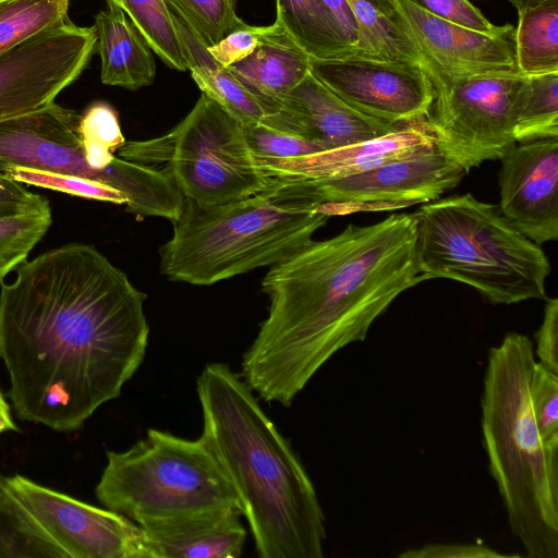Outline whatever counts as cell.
<instances>
[{"label": "cell", "instance_id": "cell-1", "mask_svg": "<svg viewBox=\"0 0 558 558\" xmlns=\"http://www.w3.org/2000/svg\"><path fill=\"white\" fill-rule=\"evenodd\" d=\"M146 294L94 246L24 260L0 288V359L19 417L72 432L142 365Z\"/></svg>", "mask_w": 558, "mask_h": 558}, {"label": "cell", "instance_id": "cell-2", "mask_svg": "<svg viewBox=\"0 0 558 558\" xmlns=\"http://www.w3.org/2000/svg\"><path fill=\"white\" fill-rule=\"evenodd\" d=\"M422 281L414 213L312 240L264 277L269 311L243 354L242 378L266 402L291 405L330 357L363 341L396 298Z\"/></svg>", "mask_w": 558, "mask_h": 558}, {"label": "cell", "instance_id": "cell-3", "mask_svg": "<svg viewBox=\"0 0 558 558\" xmlns=\"http://www.w3.org/2000/svg\"><path fill=\"white\" fill-rule=\"evenodd\" d=\"M201 438L236 495L260 558H323L325 517L314 484L254 391L226 363L196 378Z\"/></svg>", "mask_w": 558, "mask_h": 558}, {"label": "cell", "instance_id": "cell-4", "mask_svg": "<svg viewBox=\"0 0 558 558\" xmlns=\"http://www.w3.org/2000/svg\"><path fill=\"white\" fill-rule=\"evenodd\" d=\"M534 345L511 331L488 351L481 427L489 473L512 534L531 558H558V446L543 440L532 409Z\"/></svg>", "mask_w": 558, "mask_h": 558}, {"label": "cell", "instance_id": "cell-5", "mask_svg": "<svg viewBox=\"0 0 558 558\" xmlns=\"http://www.w3.org/2000/svg\"><path fill=\"white\" fill-rule=\"evenodd\" d=\"M329 216L315 185L276 179L266 189L221 205L184 198L172 236L160 247L171 281L210 286L271 267L302 248Z\"/></svg>", "mask_w": 558, "mask_h": 558}, {"label": "cell", "instance_id": "cell-6", "mask_svg": "<svg viewBox=\"0 0 558 558\" xmlns=\"http://www.w3.org/2000/svg\"><path fill=\"white\" fill-rule=\"evenodd\" d=\"M414 214L423 281L456 280L493 304L547 299V255L498 206L466 193L425 203Z\"/></svg>", "mask_w": 558, "mask_h": 558}, {"label": "cell", "instance_id": "cell-7", "mask_svg": "<svg viewBox=\"0 0 558 558\" xmlns=\"http://www.w3.org/2000/svg\"><path fill=\"white\" fill-rule=\"evenodd\" d=\"M95 494L107 509L140 525L219 509L241 511L231 483L201 437L155 428L124 451H107Z\"/></svg>", "mask_w": 558, "mask_h": 558}, {"label": "cell", "instance_id": "cell-8", "mask_svg": "<svg viewBox=\"0 0 558 558\" xmlns=\"http://www.w3.org/2000/svg\"><path fill=\"white\" fill-rule=\"evenodd\" d=\"M118 156L166 172L184 198L221 205L270 185L243 125L202 93L192 110L165 135L125 142Z\"/></svg>", "mask_w": 558, "mask_h": 558}, {"label": "cell", "instance_id": "cell-9", "mask_svg": "<svg viewBox=\"0 0 558 558\" xmlns=\"http://www.w3.org/2000/svg\"><path fill=\"white\" fill-rule=\"evenodd\" d=\"M80 120L76 111L52 102L0 122V173L17 166L94 180L124 193L129 213L174 221L184 196L168 174L119 156L107 169L92 168L81 138Z\"/></svg>", "mask_w": 558, "mask_h": 558}, {"label": "cell", "instance_id": "cell-10", "mask_svg": "<svg viewBox=\"0 0 558 558\" xmlns=\"http://www.w3.org/2000/svg\"><path fill=\"white\" fill-rule=\"evenodd\" d=\"M428 77L434 98L425 121L435 147L466 173L485 161L499 160L517 143L514 107L524 75Z\"/></svg>", "mask_w": 558, "mask_h": 558}, {"label": "cell", "instance_id": "cell-11", "mask_svg": "<svg viewBox=\"0 0 558 558\" xmlns=\"http://www.w3.org/2000/svg\"><path fill=\"white\" fill-rule=\"evenodd\" d=\"M94 26L69 19L0 56V122L54 102L96 52Z\"/></svg>", "mask_w": 558, "mask_h": 558}, {"label": "cell", "instance_id": "cell-12", "mask_svg": "<svg viewBox=\"0 0 558 558\" xmlns=\"http://www.w3.org/2000/svg\"><path fill=\"white\" fill-rule=\"evenodd\" d=\"M7 481L69 558H154L145 530L129 518L19 474Z\"/></svg>", "mask_w": 558, "mask_h": 558}, {"label": "cell", "instance_id": "cell-13", "mask_svg": "<svg viewBox=\"0 0 558 558\" xmlns=\"http://www.w3.org/2000/svg\"><path fill=\"white\" fill-rule=\"evenodd\" d=\"M311 73L354 110L391 125L425 120L434 98L423 65L350 54L311 59Z\"/></svg>", "mask_w": 558, "mask_h": 558}, {"label": "cell", "instance_id": "cell-14", "mask_svg": "<svg viewBox=\"0 0 558 558\" xmlns=\"http://www.w3.org/2000/svg\"><path fill=\"white\" fill-rule=\"evenodd\" d=\"M413 43L427 75L519 74L514 27L476 32L433 15L408 0H375Z\"/></svg>", "mask_w": 558, "mask_h": 558}, {"label": "cell", "instance_id": "cell-15", "mask_svg": "<svg viewBox=\"0 0 558 558\" xmlns=\"http://www.w3.org/2000/svg\"><path fill=\"white\" fill-rule=\"evenodd\" d=\"M465 174L461 166L434 147L359 174L312 183L330 217L428 203L457 186Z\"/></svg>", "mask_w": 558, "mask_h": 558}, {"label": "cell", "instance_id": "cell-16", "mask_svg": "<svg viewBox=\"0 0 558 558\" xmlns=\"http://www.w3.org/2000/svg\"><path fill=\"white\" fill-rule=\"evenodd\" d=\"M498 174L500 213L542 245L558 239V137L511 145Z\"/></svg>", "mask_w": 558, "mask_h": 558}, {"label": "cell", "instance_id": "cell-17", "mask_svg": "<svg viewBox=\"0 0 558 558\" xmlns=\"http://www.w3.org/2000/svg\"><path fill=\"white\" fill-rule=\"evenodd\" d=\"M435 147V136L425 120L398 125L389 133L306 156L287 159L256 158L270 180L311 182L341 179L388 162L415 157Z\"/></svg>", "mask_w": 558, "mask_h": 558}, {"label": "cell", "instance_id": "cell-18", "mask_svg": "<svg viewBox=\"0 0 558 558\" xmlns=\"http://www.w3.org/2000/svg\"><path fill=\"white\" fill-rule=\"evenodd\" d=\"M266 118L317 144L323 151L375 138L398 126L354 110L311 71Z\"/></svg>", "mask_w": 558, "mask_h": 558}, {"label": "cell", "instance_id": "cell-19", "mask_svg": "<svg viewBox=\"0 0 558 558\" xmlns=\"http://www.w3.org/2000/svg\"><path fill=\"white\" fill-rule=\"evenodd\" d=\"M239 509L199 512L141 525L154 558H238L246 531Z\"/></svg>", "mask_w": 558, "mask_h": 558}, {"label": "cell", "instance_id": "cell-20", "mask_svg": "<svg viewBox=\"0 0 558 558\" xmlns=\"http://www.w3.org/2000/svg\"><path fill=\"white\" fill-rule=\"evenodd\" d=\"M310 65L311 58L275 21L266 26L257 48L228 69L272 114L310 72Z\"/></svg>", "mask_w": 558, "mask_h": 558}, {"label": "cell", "instance_id": "cell-21", "mask_svg": "<svg viewBox=\"0 0 558 558\" xmlns=\"http://www.w3.org/2000/svg\"><path fill=\"white\" fill-rule=\"evenodd\" d=\"M100 80L109 86L136 90L154 83V52L126 13L114 2L95 16Z\"/></svg>", "mask_w": 558, "mask_h": 558}, {"label": "cell", "instance_id": "cell-22", "mask_svg": "<svg viewBox=\"0 0 558 558\" xmlns=\"http://www.w3.org/2000/svg\"><path fill=\"white\" fill-rule=\"evenodd\" d=\"M183 43L187 70L203 94L213 99L244 128L260 124L269 116L255 98L229 71L219 64L192 32L173 16Z\"/></svg>", "mask_w": 558, "mask_h": 558}, {"label": "cell", "instance_id": "cell-23", "mask_svg": "<svg viewBox=\"0 0 558 558\" xmlns=\"http://www.w3.org/2000/svg\"><path fill=\"white\" fill-rule=\"evenodd\" d=\"M276 22L311 59L355 53L323 0H276Z\"/></svg>", "mask_w": 558, "mask_h": 558}, {"label": "cell", "instance_id": "cell-24", "mask_svg": "<svg viewBox=\"0 0 558 558\" xmlns=\"http://www.w3.org/2000/svg\"><path fill=\"white\" fill-rule=\"evenodd\" d=\"M0 558H69L1 474Z\"/></svg>", "mask_w": 558, "mask_h": 558}, {"label": "cell", "instance_id": "cell-25", "mask_svg": "<svg viewBox=\"0 0 558 558\" xmlns=\"http://www.w3.org/2000/svg\"><path fill=\"white\" fill-rule=\"evenodd\" d=\"M514 58L519 74L558 72V0L518 13Z\"/></svg>", "mask_w": 558, "mask_h": 558}, {"label": "cell", "instance_id": "cell-26", "mask_svg": "<svg viewBox=\"0 0 558 558\" xmlns=\"http://www.w3.org/2000/svg\"><path fill=\"white\" fill-rule=\"evenodd\" d=\"M357 24V56L381 61H405L423 65L408 36L375 0H347Z\"/></svg>", "mask_w": 558, "mask_h": 558}, {"label": "cell", "instance_id": "cell-27", "mask_svg": "<svg viewBox=\"0 0 558 558\" xmlns=\"http://www.w3.org/2000/svg\"><path fill=\"white\" fill-rule=\"evenodd\" d=\"M515 142L558 137V72L524 76L515 107Z\"/></svg>", "mask_w": 558, "mask_h": 558}, {"label": "cell", "instance_id": "cell-28", "mask_svg": "<svg viewBox=\"0 0 558 558\" xmlns=\"http://www.w3.org/2000/svg\"><path fill=\"white\" fill-rule=\"evenodd\" d=\"M131 19L153 52L168 66L187 71L183 43L163 0H110Z\"/></svg>", "mask_w": 558, "mask_h": 558}, {"label": "cell", "instance_id": "cell-29", "mask_svg": "<svg viewBox=\"0 0 558 558\" xmlns=\"http://www.w3.org/2000/svg\"><path fill=\"white\" fill-rule=\"evenodd\" d=\"M71 0H0V56L64 23Z\"/></svg>", "mask_w": 558, "mask_h": 558}, {"label": "cell", "instance_id": "cell-30", "mask_svg": "<svg viewBox=\"0 0 558 558\" xmlns=\"http://www.w3.org/2000/svg\"><path fill=\"white\" fill-rule=\"evenodd\" d=\"M163 1L206 48L245 24L236 14V0Z\"/></svg>", "mask_w": 558, "mask_h": 558}, {"label": "cell", "instance_id": "cell-31", "mask_svg": "<svg viewBox=\"0 0 558 558\" xmlns=\"http://www.w3.org/2000/svg\"><path fill=\"white\" fill-rule=\"evenodd\" d=\"M80 134L88 163L97 170L112 166L114 153L125 143L118 112L105 101L93 102L81 114Z\"/></svg>", "mask_w": 558, "mask_h": 558}, {"label": "cell", "instance_id": "cell-32", "mask_svg": "<svg viewBox=\"0 0 558 558\" xmlns=\"http://www.w3.org/2000/svg\"><path fill=\"white\" fill-rule=\"evenodd\" d=\"M51 223V207L0 217V283L26 260Z\"/></svg>", "mask_w": 558, "mask_h": 558}, {"label": "cell", "instance_id": "cell-33", "mask_svg": "<svg viewBox=\"0 0 558 558\" xmlns=\"http://www.w3.org/2000/svg\"><path fill=\"white\" fill-rule=\"evenodd\" d=\"M2 174L23 184L50 189L73 196L109 202L117 205H126L128 203L126 195L121 191L101 182L76 175L17 166L7 168Z\"/></svg>", "mask_w": 558, "mask_h": 558}, {"label": "cell", "instance_id": "cell-34", "mask_svg": "<svg viewBox=\"0 0 558 558\" xmlns=\"http://www.w3.org/2000/svg\"><path fill=\"white\" fill-rule=\"evenodd\" d=\"M244 132L256 158L287 159L323 151L317 144L267 118L258 125L244 128Z\"/></svg>", "mask_w": 558, "mask_h": 558}, {"label": "cell", "instance_id": "cell-35", "mask_svg": "<svg viewBox=\"0 0 558 558\" xmlns=\"http://www.w3.org/2000/svg\"><path fill=\"white\" fill-rule=\"evenodd\" d=\"M531 401L543 440L558 446V374L537 360L531 377Z\"/></svg>", "mask_w": 558, "mask_h": 558}, {"label": "cell", "instance_id": "cell-36", "mask_svg": "<svg viewBox=\"0 0 558 558\" xmlns=\"http://www.w3.org/2000/svg\"><path fill=\"white\" fill-rule=\"evenodd\" d=\"M417 8L466 28L493 33L499 26L492 24L469 0H408Z\"/></svg>", "mask_w": 558, "mask_h": 558}, {"label": "cell", "instance_id": "cell-37", "mask_svg": "<svg viewBox=\"0 0 558 558\" xmlns=\"http://www.w3.org/2000/svg\"><path fill=\"white\" fill-rule=\"evenodd\" d=\"M265 29L266 26H251L245 23L217 44L207 47V50L219 64L228 68L245 59L257 48Z\"/></svg>", "mask_w": 558, "mask_h": 558}, {"label": "cell", "instance_id": "cell-38", "mask_svg": "<svg viewBox=\"0 0 558 558\" xmlns=\"http://www.w3.org/2000/svg\"><path fill=\"white\" fill-rule=\"evenodd\" d=\"M535 357L542 365L558 374V299H546L541 326L535 335Z\"/></svg>", "mask_w": 558, "mask_h": 558}, {"label": "cell", "instance_id": "cell-39", "mask_svg": "<svg viewBox=\"0 0 558 558\" xmlns=\"http://www.w3.org/2000/svg\"><path fill=\"white\" fill-rule=\"evenodd\" d=\"M50 208L47 198L0 173V217Z\"/></svg>", "mask_w": 558, "mask_h": 558}, {"label": "cell", "instance_id": "cell-40", "mask_svg": "<svg viewBox=\"0 0 558 558\" xmlns=\"http://www.w3.org/2000/svg\"><path fill=\"white\" fill-rule=\"evenodd\" d=\"M508 557L480 544L433 543L399 554L407 558H483Z\"/></svg>", "mask_w": 558, "mask_h": 558}, {"label": "cell", "instance_id": "cell-41", "mask_svg": "<svg viewBox=\"0 0 558 558\" xmlns=\"http://www.w3.org/2000/svg\"><path fill=\"white\" fill-rule=\"evenodd\" d=\"M335 17L344 39L355 50L357 24L347 0H323Z\"/></svg>", "mask_w": 558, "mask_h": 558}, {"label": "cell", "instance_id": "cell-42", "mask_svg": "<svg viewBox=\"0 0 558 558\" xmlns=\"http://www.w3.org/2000/svg\"><path fill=\"white\" fill-rule=\"evenodd\" d=\"M8 430H17V427L12 418L10 407L0 391V435Z\"/></svg>", "mask_w": 558, "mask_h": 558}, {"label": "cell", "instance_id": "cell-43", "mask_svg": "<svg viewBox=\"0 0 558 558\" xmlns=\"http://www.w3.org/2000/svg\"><path fill=\"white\" fill-rule=\"evenodd\" d=\"M551 1L556 0H509V2L517 9L518 13L537 8Z\"/></svg>", "mask_w": 558, "mask_h": 558}]
</instances>
